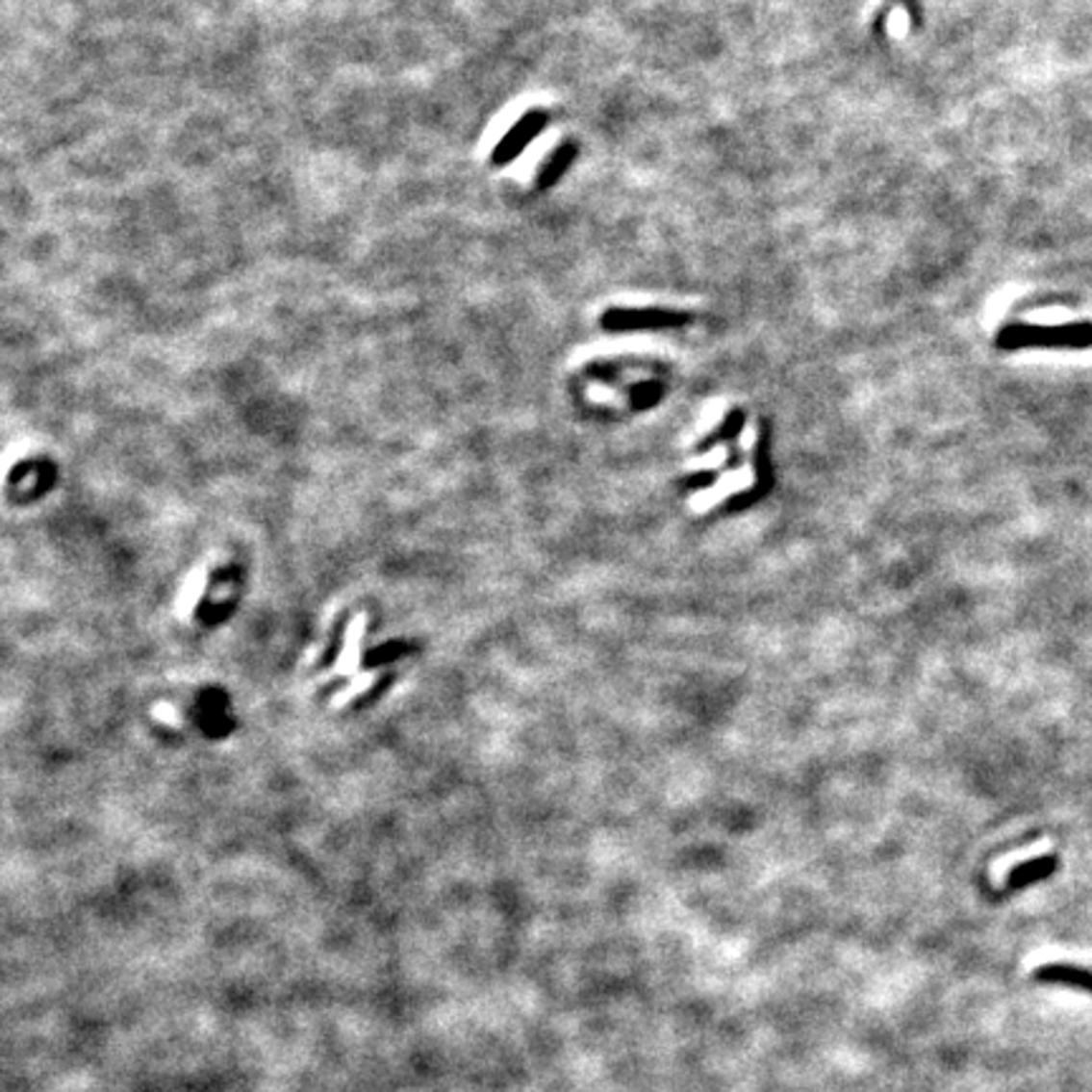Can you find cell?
I'll return each instance as SVG.
<instances>
[{
  "label": "cell",
  "instance_id": "10",
  "mask_svg": "<svg viewBox=\"0 0 1092 1092\" xmlns=\"http://www.w3.org/2000/svg\"><path fill=\"white\" fill-rule=\"evenodd\" d=\"M901 3H905V8H908V13H913V21H921V11H918V3L916 0H901Z\"/></svg>",
  "mask_w": 1092,
  "mask_h": 1092
},
{
  "label": "cell",
  "instance_id": "3",
  "mask_svg": "<svg viewBox=\"0 0 1092 1092\" xmlns=\"http://www.w3.org/2000/svg\"><path fill=\"white\" fill-rule=\"evenodd\" d=\"M546 127H549V114H546V112H542V109H531V112H526V114H523L521 119H519V122L501 137V142L495 144V150L491 152V163H494V167H506V165L514 163L516 157L521 155V152L526 150V147H529V144L534 142L536 137L542 135Z\"/></svg>",
  "mask_w": 1092,
  "mask_h": 1092
},
{
  "label": "cell",
  "instance_id": "8",
  "mask_svg": "<svg viewBox=\"0 0 1092 1092\" xmlns=\"http://www.w3.org/2000/svg\"><path fill=\"white\" fill-rule=\"evenodd\" d=\"M660 394H663V390H660L658 382H640V385L632 390V397H635V405L638 407L652 405Z\"/></svg>",
  "mask_w": 1092,
  "mask_h": 1092
},
{
  "label": "cell",
  "instance_id": "5",
  "mask_svg": "<svg viewBox=\"0 0 1092 1092\" xmlns=\"http://www.w3.org/2000/svg\"><path fill=\"white\" fill-rule=\"evenodd\" d=\"M1054 868H1057V857L1054 855L1034 857V860L1022 862V865H1017V868L1011 870L1009 877H1006V885H1009V888H1025V885H1031V882H1039L1045 880V877H1050L1052 873H1054Z\"/></svg>",
  "mask_w": 1092,
  "mask_h": 1092
},
{
  "label": "cell",
  "instance_id": "9",
  "mask_svg": "<svg viewBox=\"0 0 1092 1092\" xmlns=\"http://www.w3.org/2000/svg\"><path fill=\"white\" fill-rule=\"evenodd\" d=\"M713 481H716V473H711V470H703V473H693V475H688V478H683V483H686L688 489H706V486H711Z\"/></svg>",
  "mask_w": 1092,
  "mask_h": 1092
},
{
  "label": "cell",
  "instance_id": "1",
  "mask_svg": "<svg viewBox=\"0 0 1092 1092\" xmlns=\"http://www.w3.org/2000/svg\"><path fill=\"white\" fill-rule=\"evenodd\" d=\"M997 346L1002 349H1085L1092 346V324L1059 326H1034V324H1006L999 329Z\"/></svg>",
  "mask_w": 1092,
  "mask_h": 1092
},
{
  "label": "cell",
  "instance_id": "4",
  "mask_svg": "<svg viewBox=\"0 0 1092 1092\" xmlns=\"http://www.w3.org/2000/svg\"><path fill=\"white\" fill-rule=\"evenodd\" d=\"M574 157H577V144L574 142L559 144L557 150L546 157V163L542 165V170L536 175V188H539V190H549V188H554V185L567 175V170H570L571 163H574Z\"/></svg>",
  "mask_w": 1092,
  "mask_h": 1092
},
{
  "label": "cell",
  "instance_id": "2",
  "mask_svg": "<svg viewBox=\"0 0 1092 1092\" xmlns=\"http://www.w3.org/2000/svg\"><path fill=\"white\" fill-rule=\"evenodd\" d=\"M691 319V314L668 309H607L599 321L607 332H663L680 329Z\"/></svg>",
  "mask_w": 1092,
  "mask_h": 1092
},
{
  "label": "cell",
  "instance_id": "6",
  "mask_svg": "<svg viewBox=\"0 0 1092 1092\" xmlns=\"http://www.w3.org/2000/svg\"><path fill=\"white\" fill-rule=\"evenodd\" d=\"M1039 981H1057V984H1072L1082 986V989L1092 991V971L1079 969V966H1067V964H1052L1042 966L1037 971Z\"/></svg>",
  "mask_w": 1092,
  "mask_h": 1092
},
{
  "label": "cell",
  "instance_id": "7",
  "mask_svg": "<svg viewBox=\"0 0 1092 1092\" xmlns=\"http://www.w3.org/2000/svg\"><path fill=\"white\" fill-rule=\"evenodd\" d=\"M744 425H747V413H744L741 407H736V410H731V413H728L726 418H724V422H721L719 428L713 430V433L708 435L706 441L700 443L698 450H700V453H703V450L713 448L716 443H721V441H733V438H736V435H739L741 430H744Z\"/></svg>",
  "mask_w": 1092,
  "mask_h": 1092
}]
</instances>
